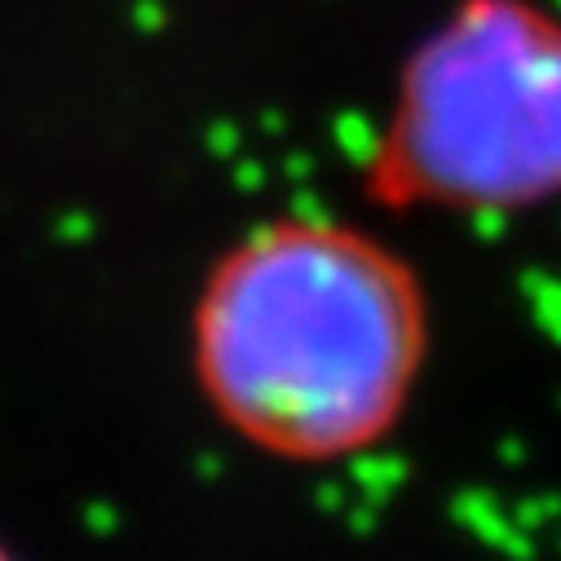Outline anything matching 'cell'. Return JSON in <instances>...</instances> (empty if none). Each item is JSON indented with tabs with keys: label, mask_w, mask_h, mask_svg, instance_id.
Here are the masks:
<instances>
[{
	"label": "cell",
	"mask_w": 561,
	"mask_h": 561,
	"mask_svg": "<svg viewBox=\"0 0 561 561\" xmlns=\"http://www.w3.org/2000/svg\"><path fill=\"white\" fill-rule=\"evenodd\" d=\"M0 561H14V557H10V552H5V548H0Z\"/></svg>",
	"instance_id": "obj_3"
},
{
	"label": "cell",
	"mask_w": 561,
	"mask_h": 561,
	"mask_svg": "<svg viewBox=\"0 0 561 561\" xmlns=\"http://www.w3.org/2000/svg\"><path fill=\"white\" fill-rule=\"evenodd\" d=\"M376 182L447 208L561 199V19L460 0L402 67Z\"/></svg>",
	"instance_id": "obj_2"
},
{
	"label": "cell",
	"mask_w": 561,
	"mask_h": 561,
	"mask_svg": "<svg viewBox=\"0 0 561 561\" xmlns=\"http://www.w3.org/2000/svg\"><path fill=\"white\" fill-rule=\"evenodd\" d=\"M425 358L411 270L336 221H274L230 248L195 310V371L234 434L288 460L376 443Z\"/></svg>",
	"instance_id": "obj_1"
}]
</instances>
